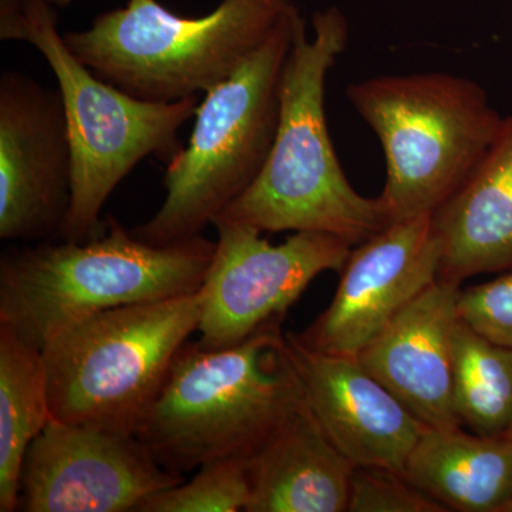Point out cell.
<instances>
[{
	"mask_svg": "<svg viewBox=\"0 0 512 512\" xmlns=\"http://www.w3.org/2000/svg\"><path fill=\"white\" fill-rule=\"evenodd\" d=\"M313 35L299 16L279 87L278 127L261 173L215 221L261 232H325L362 244L390 224L379 197L360 195L345 171L326 119V79L349 42V23L336 6L312 16Z\"/></svg>",
	"mask_w": 512,
	"mask_h": 512,
	"instance_id": "obj_1",
	"label": "cell"
},
{
	"mask_svg": "<svg viewBox=\"0 0 512 512\" xmlns=\"http://www.w3.org/2000/svg\"><path fill=\"white\" fill-rule=\"evenodd\" d=\"M217 242L147 244L116 218L86 242L9 247L0 256V325L33 348L97 313L200 292Z\"/></svg>",
	"mask_w": 512,
	"mask_h": 512,
	"instance_id": "obj_2",
	"label": "cell"
},
{
	"mask_svg": "<svg viewBox=\"0 0 512 512\" xmlns=\"http://www.w3.org/2000/svg\"><path fill=\"white\" fill-rule=\"evenodd\" d=\"M281 320L234 348L187 342L136 431L170 473L251 457L303 402Z\"/></svg>",
	"mask_w": 512,
	"mask_h": 512,
	"instance_id": "obj_3",
	"label": "cell"
},
{
	"mask_svg": "<svg viewBox=\"0 0 512 512\" xmlns=\"http://www.w3.org/2000/svg\"><path fill=\"white\" fill-rule=\"evenodd\" d=\"M57 22L45 0H0V39L30 43L56 76L73 158L72 202L59 239L86 242L103 231L104 204L140 161L168 164L183 150L178 134L197 113L198 96L165 103L123 92L73 55Z\"/></svg>",
	"mask_w": 512,
	"mask_h": 512,
	"instance_id": "obj_4",
	"label": "cell"
},
{
	"mask_svg": "<svg viewBox=\"0 0 512 512\" xmlns=\"http://www.w3.org/2000/svg\"><path fill=\"white\" fill-rule=\"evenodd\" d=\"M295 8V0H221L207 15L184 18L158 0H127L63 39L104 82L171 103L227 80Z\"/></svg>",
	"mask_w": 512,
	"mask_h": 512,
	"instance_id": "obj_5",
	"label": "cell"
},
{
	"mask_svg": "<svg viewBox=\"0 0 512 512\" xmlns=\"http://www.w3.org/2000/svg\"><path fill=\"white\" fill-rule=\"evenodd\" d=\"M298 6L224 82L205 93L188 146L167 164L165 198L154 217L133 229L164 247L198 237L251 187L278 127L279 87Z\"/></svg>",
	"mask_w": 512,
	"mask_h": 512,
	"instance_id": "obj_6",
	"label": "cell"
},
{
	"mask_svg": "<svg viewBox=\"0 0 512 512\" xmlns=\"http://www.w3.org/2000/svg\"><path fill=\"white\" fill-rule=\"evenodd\" d=\"M346 94L382 144L387 178L379 200L390 224L439 210L476 170L504 119L476 82L447 73L373 77Z\"/></svg>",
	"mask_w": 512,
	"mask_h": 512,
	"instance_id": "obj_7",
	"label": "cell"
},
{
	"mask_svg": "<svg viewBox=\"0 0 512 512\" xmlns=\"http://www.w3.org/2000/svg\"><path fill=\"white\" fill-rule=\"evenodd\" d=\"M202 301L200 291L121 306L53 336L42 349L52 419L136 434L198 330Z\"/></svg>",
	"mask_w": 512,
	"mask_h": 512,
	"instance_id": "obj_8",
	"label": "cell"
},
{
	"mask_svg": "<svg viewBox=\"0 0 512 512\" xmlns=\"http://www.w3.org/2000/svg\"><path fill=\"white\" fill-rule=\"evenodd\" d=\"M214 259L202 285L197 345L234 348L265 325L284 319L313 279L342 271L352 245L325 232H293L279 245L238 222L215 221Z\"/></svg>",
	"mask_w": 512,
	"mask_h": 512,
	"instance_id": "obj_9",
	"label": "cell"
},
{
	"mask_svg": "<svg viewBox=\"0 0 512 512\" xmlns=\"http://www.w3.org/2000/svg\"><path fill=\"white\" fill-rule=\"evenodd\" d=\"M184 481L136 434L52 419L26 451L18 510L136 512L151 495Z\"/></svg>",
	"mask_w": 512,
	"mask_h": 512,
	"instance_id": "obj_10",
	"label": "cell"
},
{
	"mask_svg": "<svg viewBox=\"0 0 512 512\" xmlns=\"http://www.w3.org/2000/svg\"><path fill=\"white\" fill-rule=\"evenodd\" d=\"M73 158L59 89L0 74V239L60 238L72 202Z\"/></svg>",
	"mask_w": 512,
	"mask_h": 512,
	"instance_id": "obj_11",
	"label": "cell"
},
{
	"mask_svg": "<svg viewBox=\"0 0 512 512\" xmlns=\"http://www.w3.org/2000/svg\"><path fill=\"white\" fill-rule=\"evenodd\" d=\"M433 214L392 222L350 252L329 308L302 333L303 345L357 357L400 312L439 281Z\"/></svg>",
	"mask_w": 512,
	"mask_h": 512,
	"instance_id": "obj_12",
	"label": "cell"
},
{
	"mask_svg": "<svg viewBox=\"0 0 512 512\" xmlns=\"http://www.w3.org/2000/svg\"><path fill=\"white\" fill-rule=\"evenodd\" d=\"M286 350L305 400L320 426L355 466L403 473L421 434L429 429L356 357L328 355L285 333Z\"/></svg>",
	"mask_w": 512,
	"mask_h": 512,
	"instance_id": "obj_13",
	"label": "cell"
},
{
	"mask_svg": "<svg viewBox=\"0 0 512 512\" xmlns=\"http://www.w3.org/2000/svg\"><path fill=\"white\" fill-rule=\"evenodd\" d=\"M460 292L461 286L434 282L356 357L429 429L463 427L453 402Z\"/></svg>",
	"mask_w": 512,
	"mask_h": 512,
	"instance_id": "obj_14",
	"label": "cell"
},
{
	"mask_svg": "<svg viewBox=\"0 0 512 512\" xmlns=\"http://www.w3.org/2000/svg\"><path fill=\"white\" fill-rule=\"evenodd\" d=\"M433 227L440 281L461 286L512 268V114L466 183L434 212Z\"/></svg>",
	"mask_w": 512,
	"mask_h": 512,
	"instance_id": "obj_15",
	"label": "cell"
},
{
	"mask_svg": "<svg viewBox=\"0 0 512 512\" xmlns=\"http://www.w3.org/2000/svg\"><path fill=\"white\" fill-rule=\"evenodd\" d=\"M353 468L305 400L249 458L247 512L348 511Z\"/></svg>",
	"mask_w": 512,
	"mask_h": 512,
	"instance_id": "obj_16",
	"label": "cell"
},
{
	"mask_svg": "<svg viewBox=\"0 0 512 512\" xmlns=\"http://www.w3.org/2000/svg\"><path fill=\"white\" fill-rule=\"evenodd\" d=\"M403 476L448 511L503 512L512 500V436L426 429Z\"/></svg>",
	"mask_w": 512,
	"mask_h": 512,
	"instance_id": "obj_17",
	"label": "cell"
},
{
	"mask_svg": "<svg viewBox=\"0 0 512 512\" xmlns=\"http://www.w3.org/2000/svg\"><path fill=\"white\" fill-rule=\"evenodd\" d=\"M50 420L42 352L0 325V512L18 511L26 451Z\"/></svg>",
	"mask_w": 512,
	"mask_h": 512,
	"instance_id": "obj_18",
	"label": "cell"
},
{
	"mask_svg": "<svg viewBox=\"0 0 512 512\" xmlns=\"http://www.w3.org/2000/svg\"><path fill=\"white\" fill-rule=\"evenodd\" d=\"M453 402L461 426L480 436L512 430V348L463 320L454 333Z\"/></svg>",
	"mask_w": 512,
	"mask_h": 512,
	"instance_id": "obj_19",
	"label": "cell"
},
{
	"mask_svg": "<svg viewBox=\"0 0 512 512\" xmlns=\"http://www.w3.org/2000/svg\"><path fill=\"white\" fill-rule=\"evenodd\" d=\"M249 458L210 461L198 468L190 481L148 497L136 512H247L251 501Z\"/></svg>",
	"mask_w": 512,
	"mask_h": 512,
	"instance_id": "obj_20",
	"label": "cell"
},
{
	"mask_svg": "<svg viewBox=\"0 0 512 512\" xmlns=\"http://www.w3.org/2000/svg\"><path fill=\"white\" fill-rule=\"evenodd\" d=\"M349 512H447L414 487L403 473L384 467L355 466L349 487Z\"/></svg>",
	"mask_w": 512,
	"mask_h": 512,
	"instance_id": "obj_21",
	"label": "cell"
},
{
	"mask_svg": "<svg viewBox=\"0 0 512 512\" xmlns=\"http://www.w3.org/2000/svg\"><path fill=\"white\" fill-rule=\"evenodd\" d=\"M457 311L485 338L512 348V268L493 281L461 289Z\"/></svg>",
	"mask_w": 512,
	"mask_h": 512,
	"instance_id": "obj_22",
	"label": "cell"
},
{
	"mask_svg": "<svg viewBox=\"0 0 512 512\" xmlns=\"http://www.w3.org/2000/svg\"><path fill=\"white\" fill-rule=\"evenodd\" d=\"M49 5L55 6L56 9L66 8V6L72 5L74 0H45Z\"/></svg>",
	"mask_w": 512,
	"mask_h": 512,
	"instance_id": "obj_23",
	"label": "cell"
},
{
	"mask_svg": "<svg viewBox=\"0 0 512 512\" xmlns=\"http://www.w3.org/2000/svg\"><path fill=\"white\" fill-rule=\"evenodd\" d=\"M503 512H512V500L507 504V507L504 508Z\"/></svg>",
	"mask_w": 512,
	"mask_h": 512,
	"instance_id": "obj_24",
	"label": "cell"
},
{
	"mask_svg": "<svg viewBox=\"0 0 512 512\" xmlns=\"http://www.w3.org/2000/svg\"><path fill=\"white\" fill-rule=\"evenodd\" d=\"M508 434H511V436H512V430H511V431H510V433H508Z\"/></svg>",
	"mask_w": 512,
	"mask_h": 512,
	"instance_id": "obj_25",
	"label": "cell"
}]
</instances>
